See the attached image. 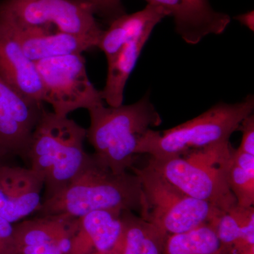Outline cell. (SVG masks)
<instances>
[{"label":"cell","instance_id":"obj_19","mask_svg":"<svg viewBox=\"0 0 254 254\" xmlns=\"http://www.w3.org/2000/svg\"><path fill=\"white\" fill-rule=\"evenodd\" d=\"M223 254L235 247L254 245V208L235 205L221 211L211 223Z\"/></svg>","mask_w":254,"mask_h":254},{"label":"cell","instance_id":"obj_16","mask_svg":"<svg viewBox=\"0 0 254 254\" xmlns=\"http://www.w3.org/2000/svg\"><path fill=\"white\" fill-rule=\"evenodd\" d=\"M168 13L157 5L148 4L133 14H125L114 19L110 27L103 31L97 48L104 53L110 62L124 46L143 33L154 29Z\"/></svg>","mask_w":254,"mask_h":254},{"label":"cell","instance_id":"obj_27","mask_svg":"<svg viewBox=\"0 0 254 254\" xmlns=\"http://www.w3.org/2000/svg\"><path fill=\"white\" fill-rule=\"evenodd\" d=\"M5 163H5V161H4V160H1V159L0 158V167H1V165H4V164Z\"/></svg>","mask_w":254,"mask_h":254},{"label":"cell","instance_id":"obj_2","mask_svg":"<svg viewBox=\"0 0 254 254\" xmlns=\"http://www.w3.org/2000/svg\"><path fill=\"white\" fill-rule=\"evenodd\" d=\"M88 113L86 138L94 148L93 156L118 175L134 166L138 142L151 127L162 123L148 95L131 105L105 107L103 103Z\"/></svg>","mask_w":254,"mask_h":254},{"label":"cell","instance_id":"obj_9","mask_svg":"<svg viewBox=\"0 0 254 254\" xmlns=\"http://www.w3.org/2000/svg\"><path fill=\"white\" fill-rule=\"evenodd\" d=\"M0 79V158L28 161L32 133L44 108Z\"/></svg>","mask_w":254,"mask_h":254},{"label":"cell","instance_id":"obj_11","mask_svg":"<svg viewBox=\"0 0 254 254\" xmlns=\"http://www.w3.org/2000/svg\"><path fill=\"white\" fill-rule=\"evenodd\" d=\"M157 5L174 19L176 32L190 45L209 35L222 34L231 21L228 14L217 11L209 0H145Z\"/></svg>","mask_w":254,"mask_h":254},{"label":"cell","instance_id":"obj_7","mask_svg":"<svg viewBox=\"0 0 254 254\" xmlns=\"http://www.w3.org/2000/svg\"><path fill=\"white\" fill-rule=\"evenodd\" d=\"M94 14L90 5L78 0H6L0 5V17L18 27L53 26L99 43L103 31Z\"/></svg>","mask_w":254,"mask_h":254},{"label":"cell","instance_id":"obj_22","mask_svg":"<svg viewBox=\"0 0 254 254\" xmlns=\"http://www.w3.org/2000/svg\"><path fill=\"white\" fill-rule=\"evenodd\" d=\"M90 5L95 13L110 18L113 21L115 18L125 14L122 0H78Z\"/></svg>","mask_w":254,"mask_h":254},{"label":"cell","instance_id":"obj_15","mask_svg":"<svg viewBox=\"0 0 254 254\" xmlns=\"http://www.w3.org/2000/svg\"><path fill=\"white\" fill-rule=\"evenodd\" d=\"M79 218L65 215H37L14 225V252L27 246L53 245L69 254Z\"/></svg>","mask_w":254,"mask_h":254},{"label":"cell","instance_id":"obj_10","mask_svg":"<svg viewBox=\"0 0 254 254\" xmlns=\"http://www.w3.org/2000/svg\"><path fill=\"white\" fill-rule=\"evenodd\" d=\"M44 180L31 168L0 167V217L14 224L36 213L43 203Z\"/></svg>","mask_w":254,"mask_h":254},{"label":"cell","instance_id":"obj_18","mask_svg":"<svg viewBox=\"0 0 254 254\" xmlns=\"http://www.w3.org/2000/svg\"><path fill=\"white\" fill-rule=\"evenodd\" d=\"M151 33L152 31L145 32L141 36L127 43L113 60L108 62L106 83L100 93L103 101L109 106L123 105L127 80L136 66Z\"/></svg>","mask_w":254,"mask_h":254},{"label":"cell","instance_id":"obj_12","mask_svg":"<svg viewBox=\"0 0 254 254\" xmlns=\"http://www.w3.org/2000/svg\"><path fill=\"white\" fill-rule=\"evenodd\" d=\"M0 79L28 99L44 103L36 63L28 59L9 26L0 18Z\"/></svg>","mask_w":254,"mask_h":254},{"label":"cell","instance_id":"obj_3","mask_svg":"<svg viewBox=\"0 0 254 254\" xmlns=\"http://www.w3.org/2000/svg\"><path fill=\"white\" fill-rule=\"evenodd\" d=\"M87 129L68 116L43 110L32 133L28 161L44 180L43 200L63 190L88 163Z\"/></svg>","mask_w":254,"mask_h":254},{"label":"cell","instance_id":"obj_13","mask_svg":"<svg viewBox=\"0 0 254 254\" xmlns=\"http://www.w3.org/2000/svg\"><path fill=\"white\" fill-rule=\"evenodd\" d=\"M0 18L9 26L23 53L34 63L57 57L82 54L98 46V42L87 37L51 31L46 28L18 27L3 18Z\"/></svg>","mask_w":254,"mask_h":254},{"label":"cell","instance_id":"obj_4","mask_svg":"<svg viewBox=\"0 0 254 254\" xmlns=\"http://www.w3.org/2000/svg\"><path fill=\"white\" fill-rule=\"evenodd\" d=\"M252 95L236 103H219L199 116L163 131L150 128L143 135L136 153L161 159L179 156L222 142L230 141L244 119L253 113Z\"/></svg>","mask_w":254,"mask_h":254},{"label":"cell","instance_id":"obj_17","mask_svg":"<svg viewBox=\"0 0 254 254\" xmlns=\"http://www.w3.org/2000/svg\"><path fill=\"white\" fill-rule=\"evenodd\" d=\"M123 234L113 254H163L169 236L163 229L131 210H124Z\"/></svg>","mask_w":254,"mask_h":254},{"label":"cell","instance_id":"obj_25","mask_svg":"<svg viewBox=\"0 0 254 254\" xmlns=\"http://www.w3.org/2000/svg\"><path fill=\"white\" fill-rule=\"evenodd\" d=\"M235 19L240 21L244 26L250 28L251 31H254V11H249L245 14L239 15Z\"/></svg>","mask_w":254,"mask_h":254},{"label":"cell","instance_id":"obj_28","mask_svg":"<svg viewBox=\"0 0 254 254\" xmlns=\"http://www.w3.org/2000/svg\"></svg>","mask_w":254,"mask_h":254},{"label":"cell","instance_id":"obj_23","mask_svg":"<svg viewBox=\"0 0 254 254\" xmlns=\"http://www.w3.org/2000/svg\"><path fill=\"white\" fill-rule=\"evenodd\" d=\"M238 130L242 132V139L238 149L254 155V116H247L241 123Z\"/></svg>","mask_w":254,"mask_h":254},{"label":"cell","instance_id":"obj_21","mask_svg":"<svg viewBox=\"0 0 254 254\" xmlns=\"http://www.w3.org/2000/svg\"><path fill=\"white\" fill-rule=\"evenodd\" d=\"M227 182L240 206H253L254 203V168L235 163L230 155L227 167Z\"/></svg>","mask_w":254,"mask_h":254},{"label":"cell","instance_id":"obj_8","mask_svg":"<svg viewBox=\"0 0 254 254\" xmlns=\"http://www.w3.org/2000/svg\"><path fill=\"white\" fill-rule=\"evenodd\" d=\"M44 91V102L61 116L103 104L100 91L90 81L82 54L66 55L36 63Z\"/></svg>","mask_w":254,"mask_h":254},{"label":"cell","instance_id":"obj_5","mask_svg":"<svg viewBox=\"0 0 254 254\" xmlns=\"http://www.w3.org/2000/svg\"><path fill=\"white\" fill-rule=\"evenodd\" d=\"M230 147V141H226L190 150L179 156L150 157L146 166L186 194L227 211L237 204L227 182Z\"/></svg>","mask_w":254,"mask_h":254},{"label":"cell","instance_id":"obj_26","mask_svg":"<svg viewBox=\"0 0 254 254\" xmlns=\"http://www.w3.org/2000/svg\"><path fill=\"white\" fill-rule=\"evenodd\" d=\"M226 254H254V245L235 247L229 250Z\"/></svg>","mask_w":254,"mask_h":254},{"label":"cell","instance_id":"obj_24","mask_svg":"<svg viewBox=\"0 0 254 254\" xmlns=\"http://www.w3.org/2000/svg\"><path fill=\"white\" fill-rule=\"evenodd\" d=\"M14 224L0 217V254H14Z\"/></svg>","mask_w":254,"mask_h":254},{"label":"cell","instance_id":"obj_14","mask_svg":"<svg viewBox=\"0 0 254 254\" xmlns=\"http://www.w3.org/2000/svg\"><path fill=\"white\" fill-rule=\"evenodd\" d=\"M123 212L95 210L80 218L68 254L113 252L123 234Z\"/></svg>","mask_w":254,"mask_h":254},{"label":"cell","instance_id":"obj_1","mask_svg":"<svg viewBox=\"0 0 254 254\" xmlns=\"http://www.w3.org/2000/svg\"><path fill=\"white\" fill-rule=\"evenodd\" d=\"M144 198L141 180L128 172L113 173L93 155L72 181L56 195L43 200L37 215H65L80 218L95 210H131L141 215Z\"/></svg>","mask_w":254,"mask_h":254},{"label":"cell","instance_id":"obj_20","mask_svg":"<svg viewBox=\"0 0 254 254\" xmlns=\"http://www.w3.org/2000/svg\"><path fill=\"white\" fill-rule=\"evenodd\" d=\"M163 254H223L211 224L185 232L169 235Z\"/></svg>","mask_w":254,"mask_h":254},{"label":"cell","instance_id":"obj_6","mask_svg":"<svg viewBox=\"0 0 254 254\" xmlns=\"http://www.w3.org/2000/svg\"><path fill=\"white\" fill-rule=\"evenodd\" d=\"M130 170L141 180L144 208L140 216L169 235L185 233L210 224L223 211L208 202L186 194L147 166H133Z\"/></svg>","mask_w":254,"mask_h":254}]
</instances>
